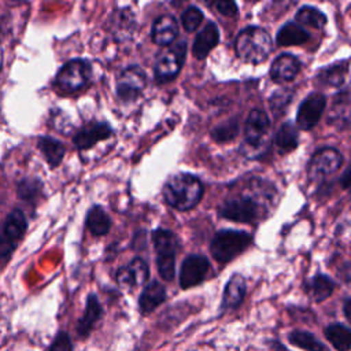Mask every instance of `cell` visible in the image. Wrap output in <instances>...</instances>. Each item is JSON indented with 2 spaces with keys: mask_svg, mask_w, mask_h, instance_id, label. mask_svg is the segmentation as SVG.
Here are the masks:
<instances>
[{
  "mask_svg": "<svg viewBox=\"0 0 351 351\" xmlns=\"http://www.w3.org/2000/svg\"><path fill=\"white\" fill-rule=\"evenodd\" d=\"M92 77V66L85 59H73L63 64L56 75V85L64 92H75L88 85Z\"/></svg>",
  "mask_w": 351,
  "mask_h": 351,
  "instance_id": "8",
  "label": "cell"
},
{
  "mask_svg": "<svg viewBox=\"0 0 351 351\" xmlns=\"http://www.w3.org/2000/svg\"><path fill=\"white\" fill-rule=\"evenodd\" d=\"M328 121L337 125L340 129H344L348 126V122H350V90H348V88H344L335 96L330 112L328 115Z\"/></svg>",
  "mask_w": 351,
  "mask_h": 351,
  "instance_id": "21",
  "label": "cell"
},
{
  "mask_svg": "<svg viewBox=\"0 0 351 351\" xmlns=\"http://www.w3.org/2000/svg\"><path fill=\"white\" fill-rule=\"evenodd\" d=\"M185 56L186 43L184 40L176 43L174 45L169 47L165 52H162L158 56L154 67L156 81L159 84H163L174 80L185 62Z\"/></svg>",
  "mask_w": 351,
  "mask_h": 351,
  "instance_id": "7",
  "label": "cell"
},
{
  "mask_svg": "<svg viewBox=\"0 0 351 351\" xmlns=\"http://www.w3.org/2000/svg\"><path fill=\"white\" fill-rule=\"evenodd\" d=\"M289 341L306 351H324V344L306 330H293L289 335Z\"/></svg>",
  "mask_w": 351,
  "mask_h": 351,
  "instance_id": "33",
  "label": "cell"
},
{
  "mask_svg": "<svg viewBox=\"0 0 351 351\" xmlns=\"http://www.w3.org/2000/svg\"><path fill=\"white\" fill-rule=\"evenodd\" d=\"M299 132L293 122H284L276 133L274 143L281 154H288L298 147Z\"/></svg>",
  "mask_w": 351,
  "mask_h": 351,
  "instance_id": "24",
  "label": "cell"
},
{
  "mask_svg": "<svg viewBox=\"0 0 351 351\" xmlns=\"http://www.w3.org/2000/svg\"><path fill=\"white\" fill-rule=\"evenodd\" d=\"M343 165V155L332 147L318 149L308 162L307 174L313 181L322 180L340 169Z\"/></svg>",
  "mask_w": 351,
  "mask_h": 351,
  "instance_id": "9",
  "label": "cell"
},
{
  "mask_svg": "<svg viewBox=\"0 0 351 351\" xmlns=\"http://www.w3.org/2000/svg\"><path fill=\"white\" fill-rule=\"evenodd\" d=\"M210 269L208 259L204 255H188L180 269V285L182 289L199 285L207 276Z\"/></svg>",
  "mask_w": 351,
  "mask_h": 351,
  "instance_id": "12",
  "label": "cell"
},
{
  "mask_svg": "<svg viewBox=\"0 0 351 351\" xmlns=\"http://www.w3.org/2000/svg\"><path fill=\"white\" fill-rule=\"evenodd\" d=\"M203 196V184L188 173L173 174L163 185V197L169 206L180 211L193 208Z\"/></svg>",
  "mask_w": 351,
  "mask_h": 351,
  "instance_id": "1",
  "label": "cell"
},
{
  "mask_svg": "<svg viewBox=\"0 0 351 351\" xmlns=\"http://www.w3.org/2000/svg\"><path fill=\"white\" fill-rule=\"evenodd\" d=\"M325 106H326V99L322 93L315 92L308 95L299 106L298 115H296L298 126L303 130L313 129L321 119Z\"/></svg>",
  "mask_w": 351,
  "mask_h": 351,
  "instance_id": "13",
  "label": "cell"
},
{
  "mask_svg": "<svg viewBox=\"0 0 351 351\" xmlns=\"http://www.w3.org/2000/svg\"><path fill=\"white\" fill-rule=\"evenodd\" d=\"M325 336L337 351H348L351 346V332L341 324H332L325 328Z\"/></svg>",
  "mask_w": 351,
  "mask_h": 351,
  "instance_id": "29",
  "label": "cell"
},
{
  "mask_svg": "<svg viewBox=\"0 0 351 351\" xmlns=\"http://www.w3.org/2000/svg\"><path fill=\"white\" fill-rule=\"evenodd\" d=\"M49 351H73L70 336L66 332H59L52 340Z\"/></svg>",
  "mask_w": 351,
  "mask_h": 351,
  "instance_id": "37",
  "label": "cell"
},
{
  "mask_svg": "<svg viewBox=\"0 0 351 351\" xmlns=\"http://www.w3.org/2000/svg\"><path fill=\"white\" fill-rule=\"evenodd\" d=\"M213 7L215 8V11H218L219 14H222L225 16H234V15H237V5H236L234 1L218 0V1L213 3Z\"/></svg>",
  "mask_w": 351,
  "mask_h": 351,
  "instance_id": "38",
  "label": "cell"
},
{
  "mask_svg": "<svg viewBox=\"0 0 351 351\" xmlns=\"http://www.w3.org/2000/svg\"><path fill=\"white\" fill-rule=\"evenodd\" d=\"M341 186L343 189H348L350 186V169L347 167L343 173V177H341Z\"/></svg>",
  "mask_w": 351,
  "mask_h": 351,
  "instance_id": "39",
  "label": "cell"
},
{
  "mask_svg": "<svg viewBox=\"0 0 351 351\" xmlns=\"http://www.w3.org/2000/svg\"><path fill=\"white\" fill-rule=\"evenodd\" d=\"M300 70V62L291 53H281L270 67V77L274 82L284 84L292 81Z\"/></svg>",
  "mask_w": 351,
  "mask_h": 351,
  "instance_id": "17",
  "label": "cell"
},
{
  "mask_svg": "<svg viewBox=\"0 0 351 351\" xmlns=\"http://www.w3.org/2000/svg\"><path fill=\"white\" fill-rule=\"evenodd\" d=\"M37 147L40 148V151L43 152L45 160L49 163L51 167H56L62 162L66 152L63 143L48 136L40 137L37 141Z\"/></svg>",
  "mask_w": 351,
  "mask_h": 351,
  "instance_id": "25",
  "label": "cell"
},
{
  "mask_svg": "<svg viewBox=\"0 0 351 351\" xmlns=\"http://www.w3.org/2000/svg\"><path fill=\"white\" fill-rule=\"evenodd\" d=\"M236 53L240 59L248 63H262L267 59L273 49L270 34L258 26L243 29L234 43Z\"/></svg>",
  "mask_w": 351,
  "mask_h": 351,
  "instance_id": "2",
  "label": "cell"
},
{
  "mask_svg": "<svg viewBox=\"0 0 351 351\" xmlns=\"http://www.w3.org/2000/svg\"><path fill=\"white\" fill-rule=\"evenodd\" d=\"M86 228L93 236H104L111 228L108 214L100 206H93L86 214Z\"/></svg>",
  "mask_w": 351,
  "mask_h": 351,
  "instance_id": "26",
  "label": "cell"
},
{
  "mask_svg": "<svg viewBox=\"0 0 351 351\" xmlns=\"http://www.w3.org/2000/svg\"><path fill=\"white\" fill-rule=\"evenodd\" d=\"M335 289V282L325 274H315L306 282V291L315 302H324Z\"/></svg>",
  "mask_w": 351,
  "mask_h": 351,
  "instance_id": "27",
  "label": "cell"
},
{
  "mask_svg": "<svg viewBox=\"0 0 351 351\" xmlns=\"http://www.w3.org/2000/svg\"><path fill=\"white\" fill-rule=\"evenodd\" d=\"M344 308V315H346V318L350 321L351 319V315H350V307H351V299L350 298H347L346 300H344V306H343Z\"/></svg>",
  "mask_w": 351,
  "mask_h": 351,
  "instance_id": "40",
  "label": "cell"
},
{
  "mask_svg": "<svg viewBox=\"0 0 351 351\" xmlns=\"http://www.w3.org/2000/svg\"><path fill=\"white\" fill-rule=\"evenodd\" d=\"M348 71V63L347 60L341 63H336L332 66H328L322 69L317 74V81L321 85H329V86H341L346 81V75Z\"/></svg>",
  "mask_w": 351,
  "mask_h": 351,
  "instance_id": "28",
  "label": "cell"
},
{
  "mask_svg": "<svg viewBox=\"0 0 351 351\" xmlns=\"http://www.w3.org/2000/svg\"><path fill=\"white\" fill-rule=\"evenodd\" d=\"M203 18H204V16H203L202 10H199V8L195 7V5H191V7H188V8L182 12V15H181V22H182L184 29H185L186 32L192 33V32H195V30L200 26Z\"/></svg>",
  "mask_w": 351,
  "mask_h": 351,
  "instance_id": "35",
  "label": "cell"
},
{
  "mask_svg": "<svg viewBox=\"0 0 351 351\" xmlns=\"http://www.w3.org/2000/svg\"><path fill=\"white\" fill-rule=\"evenodd\" d=\"M148 276L149 270L145 261H143L141 258H134L128 265L118 269L117 281L121 288L133 289L136 287L145 284Z\"/></svg>",
  "mask_w": 351,
  "mask_h": 351,
  "instance_id": "14",
  "label": "cell"
},
{
  "mask_svg": "<svg viewBox=\"0 0 351 351\" xmlns=\"http://www.w3.org/2000/svg\"><path fill=\"white\" fill-rule=\"evenodd\" d=\"M101 317V306L100 302L97 299V296L95 293H90L86 299V304H85V310L82 317L78 319L77 322V332L81 337H85L90 333V330L93 329L95 324L100 319Z\"/></svg>",
  "mask_w": 351,
  "mask_h": 351,
  "instance_id": "19",
  "label": "cell"
},
{
  "mask_svg": "<svg viewBox=\"0 0 351 351\" xmlns=\"http://www.w3.org/2000/svg\"><path fill=\"white\" fill-rule=\"evenodd\" d=\"M134 15L130 10H117L111 18V30L119 38H123V34H130L134 27Z\"/></svg>",
  "mask_w": 351,
  "mask_h": 351,
  "instance_id": "30",
  "label": "cell"
},
{
  "mask_svg": "<svg viewBox=\"0 0 351 351\" xmlns=\"http://www.w3.org/2000/svg\"><path fill=\"white\" fill-rule=\"evenodd\" d=\"M252 237L247 232L236 229H222L211 240L210 251L213 258L219 263H226L239 256L250 247Z\"/></svg>",
  "mask_w": 351,
  "mask_h": 351,
  "instance_id": "4",
  "label": "cell"
},
{
  "mask_svg": "<svg viewBox=\"0 0 351 351\" xmlns=\"http://www.w3.org/2000/svg\"><path fill=\"white\" fill-rule=\"evenodd\" d=\"M240 132V123L236 118L226 119L222 123H218L213 130H211V137L217 143H228L233 140Z\"/></svg>",
  "mask_w": 351,
  "mask_h": 351,
  "instance_id": "32",
  "label": "cell"
},
{
  "mask_svg": "<svg viewBox=\"0 0 351 351\" xmlns=\"http://www.w3.org/2000/svg\"><path fill=\"white\" fill-rule=\"evenodd\" d=\"M292 97H293V90L289 88L278 89L277 92H274L269 99V104L273 114H276L277 117L282 115L287 107L289 106V103L292 101Z\"/></svg>",
  "mask_w": 351,
  "mask_h": 351,
  "instance_id": "34",
  "label": "cell"
},
{
  "mask_svg": "<svg viewBox=\"0 0 351 351\" xmlns=\"http://www.w3.org/2000/svg\"><path fill=\"white\" fill-rule=\"evenodd\" d=\"M27 228L26 218L21 210H12L7 217L3 233L0 234V259L7 261L12 254L16 243L25 234Z\"/></svg>",
  "mask_w": 351,
  "mask_h": 351,
  "instance_id": "10",
  "label": "cell"
},
{
  "mask_svg": "<svg viewBox=\"0 0 351 351\" xmlns=\"http://www.w3.org/2000/svg\"><path fill=\"white\" fill-rule=\"evenodd\" d=\"M296 23L300 26L306 25L314 29H322L326 25V15L314 7L304 5L296 12Z\"/></svg>",
  "mask_w": 351,
  "mask_h": 351,
  "instance_id": "31",
  "label": "cell"
},
{
  "mask_svg": "<svg viewBox=\"0 0 351 351\" xmlns=\"http://www.w3.org/2000/svg\"><path fill=\"white\" fill-rule=\"evenodd\" d=\"M19 195L22 199H33L38 195L40 189H41V184L37 180H23L19 184Z\"/></svg>",
  "mask_w": 351,
  "mask_h": 351,
  "instance_id": "36",
  "label": "cell"
},
{
  "mask_svg": "<svg viewBox=\"0 0 351 351\" xmlns=\"http://www.w3.org/2000/svg\"><path fill=\"white\" fill-rule=\"evenodd\" d=\"M178 36V23L174 16L165 14L156 18L152 23V41L160 47L170 45Z\"/></svg>",
  "mask_w": 351,
  "mask_h": 351,
  "instance_id": "16",
  "label": "cell"
},
{
  "mask_svg": "<svg viewBox=\"0 0 351 351\" xmlns=\"http://www.w3.org/2000/svg\"><path fill=\"white\" fill-rule=\"evenodd\" d=\"M219 43V30L214 22H208L195 37L192 52L197 59H204Z\"/></svg>",
  "mask_w": 351,
  "mask_h": 351,
  "instance_id": "18",
  "label": "cell"
},
{
  "mask_svg": "<svg viewBox=\"0 0 351 351\" xmlns=\"http://www.w3.org/2000/svg\"><path fill=\"white\" fill-rule=\"evenodd\" d=\"M310 38L308 32L296 22L285 23L277 33L276 41L280 47H292L302 45Z\"/></svg>",
  "mask_w": 351,
  "mask_h": 351,
  "instance_id": "23",
  "label": "cell"
},
{
  "mask_svg": "<svg viewBox=\"0 0 351 351\" xmlns=\"http://www.w3.org/2000/svg\"><path fill=\"white\" fill-rule=\"evenodd\" d=\"M166 299V288L159 281L149 282L141 292L138 299V307L141 314L152 313Z\"/></svg>",
  "mask_w": 351,
  "mask_h": 351,
  "instance_id": "20",
  "label": "cell"
},
{
  "mask_svg": "<svg viewBox=\"0 0 351 351\" xmlns=\"http://www.w3.org/2000/svg\"><path fill=\"white\" fill-rule=\"evenodd\" d=\"M218 214L233 222L251 223L259 218L261 204L251 195L233 196L218 207Z\"/></svg>",
  "mask_w": 351,
  "mask_h": 351,
  "instance_id": "6",
  "label": "cell"
},
{
  "mask_svg": "<svg viewBox=\"0 0 351 351\" xmlns=\"http://www.w3.org/2000/svg\"><path fill=\"white\" fill-rule=\"evenodd\" d=\"M245 280L241 274H233L228 281L223 296H222V308H236L241 304L245 296Z\"/></svg>",
  "mask_w": 351,
  "mask_h": 351,
  "instance_id": "22",
  "label": "cell"
},
{
  "mask_svg": "<svg viewBox=\"0 0 351 351\" xmlns=\"http://www.w3.org/2000/svg\"><path fill=\"white\" fill-rule=\"evenodd\" d=\"M270 130V121L265 111L252 110L244 125V143L240 147L241 154L248 159L259 158L267 147V134Z\"/></svg>",
  "mask_w": 351,
  "mask_h": 351,
  "instance_id": "3",
  "label": "cell"
},
{
  "mask_svg": "<svg viewBox=\"0 0 351 351\" xmlns=\"http://www.w3.org/2000/svg\"><path fill=\"white\" fill-rule=\"evenodd\" d=\"M152 243L156 251V266L160 277L171 281L176 273V252L178 248L177 236L169 229H156L152 233Z\"/></svg>",
  "mask_w": 351,
  "mask_h": 351,
  "instance_id": "5",
  "label": "cell"
},
{
  "mask_svg": "<svg viewBox=\"0 0 351 351\" xmlns=\"http://www.w3.org/2000/svg\"><path fill=\"white\" fill-rule=\"evenodd\" d=\"M147 84L145 73L138 66H129L122 70L117 80V96L119 100L128 103L137 99Z\"/></svg>",
  "mask_w": 351,
  "mask_h": 351,
  "instance_id": "11",
  "label": "cell"
},
{
  "mask_svg": "<svg viewBox=\"0 0 351 351\" xmlns=\"http://www.w3.org/2000/svg\"><path fill=\"white\" fill-rule=\"evenodd\" d=\"M112 136V129L106 122H90L81 128L73 137V143L78 149H88L99 141L107 140Z\"/></svg>",
  "mask_w": 351,
  "mask_h": 351,
  "instance_id": "15",
  "label": "cell"
}]
</instances>
